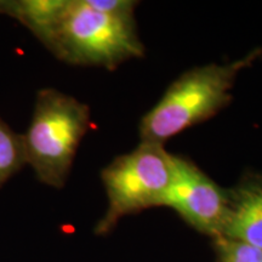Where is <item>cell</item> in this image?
<instances>
[{
    "instance_id": "9c48e42d",
    "label": "cell",
    "mask_w": 262,
    "mask_h": 262,
    "mask_svg": "<svg viewBox=\"0 0 262 262\" xmlns=\"http://www.w3.org/2000/svg\"><path fill=\"white\" fill-rule=\"evenodd\" d=\"M215 245L221 262H262V250L244 242L216 237Z\"/></svg>"
},
{
    "instance_id": "30bf717a",
    "label": "cell",
    "mask_w": 262,
    "mask_h": 262,
    "mask_svg": "<svg viewBox=\"0 0 262 262\" xmlns=\"http://www.w3.org/2000/svg\"><path fill=\"white\" fill-rule=\"evenodd\" d=\"M91 8L104 14L124 19H134L137 3L127 0H86Z\"/></svg>"
},
{
    "instance_id": "52a82bcc",
    "label": "cell",
    "mask_w": 262,
    "mask_h": 262,
    "mask_svg": "<svg viewBox=\"0 0 262 262\" xmlns=\"http://www.w3.org/2000/svg\"><path fill=\"white\" fill-rule=\"evenodd\" d=\"M70 0H8L4 15L17 19L39 40H42L57 25Z\"/></svg>"
},
{
    "instance_id": "8992f818",
    "label": "cell",
    "mask_w": 262,
    "mask_h": 262,
    "mask_svg": "<svg viewBox=\"0 0 262 262\" xmlns=\"http://www.w3.org/2000/svg\"><path fill=\"white\" fill-rule=\"evenodd\" d=\"M229 210L224 234L262 250V183L247 182L228 192Z\"/></svg>"
},
{
    "instance_id": "6da1fadb",
    "label": "cell",
    "mask_w": 262,
    "mask_h": 262,
    "mask_svg": "<svg viewBox=\"0 0 262 262\" xmlns=\"http://www.w3.org/2000/svg\"><path fill=\"white\" fill-rule=\"evenodd\" d=\"M90 108L56 89L38 91L31 123L24 136L26 162L38 181L64 187L78 147L90 127Z\"/></svg>"
},
{
    "instance_id": "8fae6325",
    "label": "cell",
    "mask_w": 262,
    "mask_h": 262,
    "mask_svg": "<svg viewBox=\"0 0 262 262\" xmlns=\"http://www.w3.org/2000/svg\"><path fill=\"white\" fill-rule=\"evenodd\" d=\"M6 4H8V0H0V14L4 15Z\"/></svg>"
},
{
    "instance_id": "277c9868",
    "label": "cell",
    "mask_w": 262,
    "mask_h": 262,
    "mask_svg": "<svg viewBox=\"0 0 262 262\" xmlns=\"http://www.w3.org/2000/svg\"><path fill=\"white\" fill-rule=\"evenodd\" d=\"M175 159L164 145L141 142L133 152L106 166L101 179L108 208L96 226V233H108L127 214L163 205L173 178Z\"/></svg>"
},
{
    "instance_id": "3957f363",
    "label": "cell",
    "mask_w": 262,
    "mask_h": 262,
    "mask_svg": "<svg viewBox=\"0 0 262 262\" xmlns=\"http://www.w3.org/2000/svg\"><path fill=\"white\" fill-rule=\"evenodd\" d=\"M249 62L250 57L212 63L182 74L142 118L141 142L164 145L170 137L211 118L229 102L235 77Z\"/></svg>"
},
{
    "instance_id": "7a4b0ae2",
    "label": "cell",
    "mask_w": 262,
    "mask_h": 262,
    "mask_svg": "<svg viewBox=\"0 0 262 262\" xmlns=\"http://www.w3.org/2000/svg\"><path fill=\"white\" fill-rule=\"evenodd\" d=\"M40 41L58 60L74 66L113 70L143 55L134 19L97 11L86 0H70L60 21Z\"/></svg>"
},
{
    "instance_id": "ba28073f",
    "label": "cell",
    "mask_w": 262,
    "mask_h": 262,
    "mask_svg": "<svg viewBox=\"0 0 262 262\" xmlns=\"http://www.w3.org/2000/svg\"><path fill=\"white\" fill-rule=\"evenodd\" d=\"M27 165L24 136L0 117V188Z\"/></svg>"
},
{
    "instance_id": "5b68a950",
    "label": "cell",
    "mask_w": 262,
    "mask_h": 262,
    "mask_svg": "<svg viewBox=\"0 0 262 262\" xmlns=\"http://www.w3.org/2000/svg\"><path fill=\"white\" fill-rule=\"evenodd\" d=\"M163 205L179 212L198 231L221 237L229 210L228 192L188 160L176 157L171 185Z\"/></svg>"
}]
</instances>
